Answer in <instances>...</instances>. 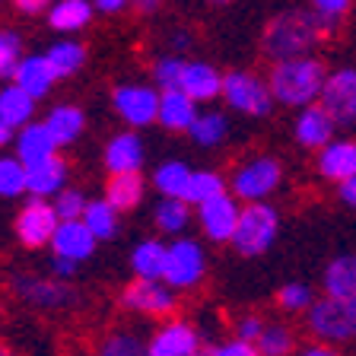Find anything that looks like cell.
Instances as JSON below:
<instances>
[{"mask_svg":"<svg viewBox=\"0 0 356 356\" xmlns=\"http://www.w3.org/2000/svg\"><path fill=\"white\" fill-rule=\"evenodd\" d=\"M337 32V26H331L327 19H321L315 10H283L274 19L267 22L264 35H261V48L264 54L274 60L286 58H302L312 54L325 38H331Z\"/></svg>","mask_w":356,"mask_h":356,"instance_id":"6da1fadb","label":"cell"},{"mask_svg":"<svg viewBox=\"0 0 356 356\" xmlns=\"http://www.w3.org/2000/svg\"><path fill=\"white\" fill-rule=\"evenodd\" d=\"M327 70L318 58L302 54V58H286V60H274L270 64V92H274L277 105H286V108H305V105H315L321 99V89H325Z\"/></svg>","mask_w":356,"mask_h":356,"instance_id":"7a4b0ae2","label":"cell"},{"mask_svg":"<svg viewBox=\"0 0 356 356\" xmlns=\"http://www.w3.org/2000/svg\"><path fill=\"white\" fill-rule=\"evenodd\" d=\"M305 325L315 341L350 343L356 341V296H321L305 312Z\"/></svg>","mask_w":356,"mask_h":356,"instance_id":"3957f363","label":"cell"},{"mask_svg":"<svg viewBox=\"0 0 356 356\" xmlns=\"http://www.w3.org/2000/svg\"><path fill=\"white\" fill-rule=\"evenodd\" d=\"M277 232H280V213H277V207H270L267 200L245 204L236 222V236H232L229 245L242 258H258V254H264L277 242Z\"/></svg>","mask_w":356,"mask_h":356,"instance_id":"277c9868","label":"cell"},{"mask_svg":"<svg viewBox=\"0 0 356 356\" xmlns=\"http://www.w3.org/2000/svg\"><path fill=\"white\" fill-rule=\"evenodd\" d=\"M10 293L35 312H64L76 302V289L67 280L54 274H32V270H19L10 277Z\"/></svg>","mask_w":356,"mask_h":356,"instance_id":"5b68a950","label":"cell"},{"mask_svg":"<svg viewBox=\"0 0 356 356\" xmlns=\"http://www.w3.org/2000/svg\"><path fill=\"white\" fill-rule=\"evenodd\" d=\"M280 185H283V165L277 156H267V153L248 156L229 175V191L236 194L242 204L267 200Z\"/></svg>","mask_w":356,"mask_h":356,"instance_id":"8992f818","label":"cell"},{"mask_svg":"<svg viewBox=\"0 0 356 356\" xmlns=\"http://www.w3.org/2000/svg\"><path fill=\"white\" fill-rule=\"evenodd\" d=\"M222 99L232 111L238 115H252V118H264L267 111L277 105L267 76H258L254 70H229L222 74Z\"/></svg>","mask_w":356,"mask_h":356,"instance_id":"52a82bcc","label":"cell"},{"mask_svg":"<svg viewBox=\"0 0 356 356\" xmlns=\"http://www.w3.org/2000/svg\"><path fill=\"white\" fill-rule=\"evenodd\" d=\"M175 293L165 280H143L137 277L134 283H127L121 289V309L134 312V315H143V318H169L175 312Z\"/></svg>","mask_w":356,"mask_h":356,"instance_id":"ba28073f","label":"cell"},{"mask_svg":"<svg viewBox=\"0 0 356 356\" xmlns=\"http://www.w3.org/2000/svg\"><path fill=\"white\" fill-rule=\"evenodd\" d=\"M159 99H163V89L147 86V83H121L111 92V105L118 111V118L131 127H147L159 121Z\"/></svg>","mask_w":356,"mask_h":356,"instance_id":"9c48e42d","label":"cell"},{"mask_svg":"<svg viewBox=\"0 0 356 356\" xmlns=\"http://www.w3.org/2000/svg\"><path fill=\"white\" fill-rule=\"evenodd\" d=\"M207 274V252L200 248V242L185 236H175L169 245V261H165V277L172 289H194Z\"/></svg>","mask_w":356,"mask_h":356,"instance_id":"30bf717a","label":"cell"},{"mask_svg":"<svg viewBox=\"0 0 356 356\" xmlns=\"http://www.w3.org/2000/svg\"><path fill=\"white\" fill-rule=\"evenodd\" d=\"M60 226V216L54 210V200L48 197H32L16 216V238L26 248H44L51 245L54 229Z\"/></svg>","mask_w":356,"mask_h":356,"instance_id":"8fae6325","label":"cell"},{"mask_svg":"<svg viewBox=\"0 0 356 356\" xmlns=\"http://www.w3.org/2000/svg\"><path fill=\"white\" fill-rule=\"evenodd\" d=\"M321 105L327 108L337 127H350L356 124V70L353 67H341V70H331L321 89Z\"/></svg>","mask_w":356,"mask_h":356,"instance_id":"7c38bea8","label":"cell"},{"mask_svg":"<svg viewBox=\"0 0 356 356\" xmlns=\"http://www.w3.org/2000/svg\"><path fill=\"white\" fill-rule=\"evenodd\" d=\"M238 213H242V200H238L236 194L232 191L216 194L213 200H207V204H200L197 207L200 232H204L210 242H232Z\"/></svg>","mask_w":356,"mask_h":356,"instance_id":"4fadbf2b","label":"cell"},{"mask_svg":"<svg viewBox=\"0 0 356 356\" xmlns=\"http://www.w3.org/2000/svg\"><path fill=\"white\" fill-rule=\"evenodd\" d=\"M200 350V334L191 321L169 318L147 341V356H194Z\"/></svg>","mask_w":356,"mask_h":356,"instance_id":"5bb4252c","label":"cell"},{"mask_svg":"<svg viewBox=\"0 0 356 356\" xmlns=\"http://www.w3.org/2000/svg\"><path fill=\"white\" fill-rule=\"evenodd\" d=\"M334 131H337V121L327 115V108L321 102L305 105L296 111V124H293V137H296L299 147L305 149H321L334 140Z\"/></svg>","mask_w":356,"mask_h":356,"instance_id":"9a60e30c","label":"cell"},{"mask_svg":"<svg viewBox=\"0 0 356 356\" xmlns=\"http://www.w3.org/2000/svg\"><path fill=\"white\" fill-rule=\"evenodd\" d=\"M96 242L99 238L92 236V229H89L83 220H60V226L51 236V252L64 254V258H74L83 264L86 258H92Z\"/></svg>","mask_w":356,"mask_h":356,"instance_id":"2e32d148","label":"cell"},{"mask_svg":"<svg viewBox=\"0 0 356 356\" xmlns=\"http://www.w3.org/2000/svg\"><path fill=\"white\" fill-rule=\"evenodd\" d=\"M178 86L185 89L194 102H213L222 96V74L207 60H185Z\"/></svg>","mask_w":356,"mask_h":356,"instance_id":"e0dca14e","label":"cell"},{"mask_svg":"<svg viewBox=\"0 0 356 356\" xmlns=\"http://www.w3.org/2000/svg\"><path fill=\"white\" fill-rule=\"evenodd\" d=\"M143 156H147V147H143L140 134L121 131L105 143V169H108L111 175H115V172H140Z\"/></svg>","mask_w":356,"mask_h":356,"instance_id":"ac0fdd59","label":"cell"},{"mask_svg":"<svg viewBox=\"0 0 356 356\" xmlns=\"http://www.w3.org/2000/svg\"><path fill=\"white\" fill-rule=\"evenodd\" d=\"M13 143H16V156H19L26 165L42 163V159H48V156H54L60 149V143L54 140V134L48 131L44 121H29L26 127H19Z\"/></svg>","mask_w":356,"mask_h":356,"instance_id":"d6986e66","label":"cell"},{"mask_svg":"<svg viewBox=\"0 0 356 356\" xmlns=\"http://www.w3.org/2000/svg\"><path fill=\"white\" fill-rule=\"evenodd\" d=\"M29 169V197H48L60 194L67 188V178H70V165L60 159L58 153L42 159V163L26 165Z\"/></svg>","mask_w":356,"mask_h":356,"instance_id":"ffe728a7","label":"cell"},{"mask_svg":"<svg viewBox=\"0 0 356 356\" xmlns=\"http://www.w3.org/2000/svg\"><path fill=\"white\" fill-rule=\"evenodd\" d=\"M318 175L343 185L356 175V140H331L318 149Z\"/></svg>","mask_w":356,"mask_h":356,"instance_id":"44dd1931","label":"cell"},{"mask_svg":"<svg viewBox=\"0 0 356 356\" xmlns=\"http://www.w3.org/2000/svg\"><path fill=\"white\" fill-rule=\"evenodd\" d=\"M54 80H58V74H54V67L48 64L44 54H22V60L13 70V83L22 86L29 96H35V99L48 96L51 86H54Z\"/></svg>","mask_w":356,"mask_h":356,"instance_id":"7402d4cb","label":"cell"},{"mask_svg":"<svg viewBox=\"0 0 356 356\" xmlns=\"http://www.w3.org/2000/svg\"><path fill=\"white\" fill-rule=\"evenodd\" d=\"M197 115H200L197 102H194L181 86L163 89V99H159V124H163L165 131H191Z\"/></svg>","mask_w":356,"mask_h":356,"instance_id":"603a6c76","label":"cell"},{"mask_svg":"<svg viewBox=\"0 0 356 356\" xmlns=\"http://www.w3.org/2000/svg\"><path fill=\"white\" fill-rule=\"evenodd\" d=\"M35 96H29L22 86H16L13 80L0 89V121L10 127V131H19L35 118Z\"/></svg>","mask_w":356,"mask_h":356,"instance_id":"cb8c5ba5","label":"cell"},{"mask_svg":"<svg viewBox=\"0 0 356 356\" xmlns=\"http://www.w3.org/2000/svg\"><path fill=\"white\" fill-rule=\"evenodd\" d=\"M165 261H169V245L159 238H143L131 252V270L134 277H143V280H163Z\"/></svg>","mask_w":356,"mask_h":356,"instance_id":"d4e9b609","label":"cell"},{"mask_svg":"<svg viewBox=\"0 0 356 356\" xmlns=\"http://www.w3.org/2000/svg\"><path fill=\"white\" fill-rule=\"evenodd\" d=\"M143 194H147V185H143L140 172H115V175L105 181V200L115 204L121 213L140 207Z\"/></svg>","mask_w":356,"mask_h":356,"instance_id":"484cf974","label":"cell"},{"mask_svg":"<svg viewBox=\"0 0 356 356\" xmlns=\"http://www.w3.org/2000/svg\"><path fill=\"white\" fill-rule=\"evenodd\" d=\"M92 13V0H54L48 7V26L54 32H80L89 26Z\"/></svg>","mask_w":356,"mask_h":356,"instance_id":"4316f807","label":"cell"},{"mask_svg":"<svg viewBox=\"0 0 356 356\" xmlns=\"http://www.w3.org/2000/svg\"><path fill=\"white\" fill-rule=\"evenodd\" d=\"M44 124H48V131L54 134V140H58L60 147H67V143L80 140L83 127H86V115H83L80 105L60 102V105H54V108L44 115Z\"/></svg>","mask_w":356,"mask_h":356,"instance_id":"83f0119b","label":"cell"},{"mask_svg":"<svg viewBox=\"0 0 356 356\" xmlns=\"http://www.w3.org/2000/svg\"><path fill=\"white\" fill-rule=\"evenodd\" d=\"M153 222L165 236H181L191 222V204L185 197H163L153 210Z\"/></svg>","mask_w":356,"mask_h":356,"instance_id":"f1b7e54d","label":"cell"},{"mask_svg":"<svg viewBox=\"0 0 356 356\" xmlns=\"http://www.w3.org/2000/svg\"><path fill=\"white\" fill-rule=\"evenodd\" d=\"M327 296H356V254H337L325 267Z\"/></svg>","mask_w":356,"mask_h":356,"instance_id":"f546056e","label":"cell"},{"mask_svg":"<svg viewBox=\"0 0 356 356\" xmlns=\"http://www.w3.org/2000/svg\"><path fill=\"white\" fill-rule=\"evenodd\" d=\"M44 58L54 67L58 80H67V76H74L76 70L86 64V48H83L80 42H74V38H60V42H54L51 48L44 51Z\"/></svg>","mask_w":356,"mask_h":356,"instance_id":"4dcf8cb0","label":"cell"},{"mask_svg":"<svg viewBox=\"0 0 356 356\" xmlns=\"http://www.w3.org/2000/svg\"><path fill=\"white\" fill-rule=\"evenodd\" d=\"M191 140L197 147H220L226 137H229V118L222 111H200L197 121L191 124Z\"/></svg>","mask_w":356,"mask_h":356,"instance_id":"1f68e13d","label":"cell"},{"mask_svg":"<svg viewBox=\"0 0 356 356\" xmlns=\"http://www.w3.org/2000/svg\"><path fill=\"white\" fill-rule=\"evenodd\" d=\"M188 181H191V169L185 163H178V159L156 165V172H153V188L163 197H185Z\"/></svg>","mask_w":356,"mask_h":356,"instance_id":"d6a6232c","label":"cell"},{"mask_svg":"<svg viewBox=\"0 0 356 356\" xmlns=\"http://www.w3.org/2000/svg\"><path fill=\"white\" fill-rule=\"evenodd\" d=\"M118 213L121 210L115 207V204H108V200H89L86 210H83V222H86L89 229H92V236L102 242V238H111L115 232H118Z\"/></svg>","mask_w":356,"mask_h":356,"instance_id":"836d02e7","label":"cell"},{"mask_svg":"<svg viewBox=\"0 0 356 356\" xmlns=\"http://www.w3.org/2000/svg\"><path fill=\"white\" fill-rule=\"evenodd\" d=\"M222 191H226V178L213 169H200V172H191V181L185 188V200L191 207H200V204L213 200Z\"/></svg>","mask_w":356,"mask_h":356,"instance_id":"e575fe53","label":"cell"},{"mask_svg":"<svg viewBox=\"0 0 356 356\" xmlns=\"http://www.w3.org/2000/svg\"><path fill=\"white\" fill-rule=\"evenodd\" d=\"M29 194V169L19 156H0V197Z\"/></svg>","mask_w":356,"mask_h":356,"instance_id":"d590c367","label":"cell"},{"mask_svg":"<svg viewBox=\"0 0 356 356\" xmlns=\"http://www.w3.org/2000/svg\"><path fill=\"white\" fill-rule=\"evenodd\" d=\"M254 343H258L261 356H289L293 350H296V337H293V331H289L286 325H280V321H267L264 331H261V337Z\"/></svg>","mask_w":356,"mask_h":356,"instance_id":"8d00e7d4","label":"cell"},{"mask_svg":"<svg viewBox=\"0 0 356 356\" xmlns=\"http://www.w3.org/2000/svg\"><path fill=\"white\" fill-rule=\"evenodd\" d=\"M96 356H147V343L134 331H111L102 343H99Z\"/></svg>","mask_w":356,"mask_h":356,"instance_id":"74e56055","label":"cell"},{"mask_svg":"<svg viewBox=\"0 0 356 356\" xmlns=\"http://www.w3.org/2000/svg\"><path fill=\"white\" fill-rule=\"evenodd\" d=\"M312 302H315V296H312V289L305 286V283H286V286H280V293H277V305H280L283 312H289V315L309 312Z\"/></svg>","mask_w":356,"mask_h":356,"instance_id":"f35d334b","label":"cell"},{"mask_svg":"<svg viewBox=\"0 0 356 356\" xmlns=\"http://www.w3.org/2000/svg\"><path fill=\"white\" fill-rule=\"evenodd\" d=\"M19 60H22L19 35L10 29H0V80H13V70Z\"/></svg>","mask_w":356,"mask_h":356,"instance_id":"ab89813d","label":"cell"},{"mask_svg":"<svg viewBox=\"0 0 356 356\" xmlns=\"http://www.w3.org/2000/svg\"><path fill=\"white\" fill-rule=\"evenodd\" d=\"M181 70H185V60L178 54H163V58L153 64V80L159 89H175L181 83Z\"/></svg>","mask_w":356,"mask_h":356,"instance_id":"60d3db41","label":"cell"},{"mask_svg":"<svg viewBox=\"0 0 356 356\" xmlns=\"http://www.w3.org/2000/svg\"><path fill=\"white\" fill-rule=\"evenodd\" d=\"M54 210H58V216L60 220H83V210H86V194L83 191H76V188H70L67 185L60 194H54Z\"/></svg>","mask_w":356,"mask_h":356,"instance_id":"b9f144b4","label":"cell"},{"mask_svg":"<svg viewBox=\"0 0 356 356\" xmlns=\"http://www.w3.org/2000/svg\"><path fill=\"white\" fill-rule=\"evenodd\" d=\"M312 10H315L321 19H327L331 26H337V29H341L343 16L353 10V0H312Z\"/></svg>","mask_w":356,"mask_h":356,"instance_id":"7bdbcfd3","label":"cell"},{"mask_svg":"<svg viewBox=\"0 0 356 356\" xmlns=\"http://www.w3.org/2000/svg\"><path fill=\"white\" fill-rule=\"evenodd\" d=\"M210 356H261L258 343L245 341V337H229V341H220L213 350H210Z\"/></svg>","mask_w":356,"mask_h":356,"instance_id":"ee69618b","label":"cell"},{"mask_svg":"<svg viewBox=\"0 0 356 356\" xmlns=\"http://www.w3.org/2000/svg\"><path fill=\"white\" fill-rule=\"evenodd\" d=\"M267 321L261 318V315H242V318L236 321V337H245V341H258L261 331H264Z\"/></svg>","mask_w":356,"mask_h":356,"instance_id":"f6af8a7d","label":"cell"},{"mask_svg":"<svg viewBox=\"0 0 356 356\" xmlns=\"http://www.w3.org/2000/svg\"><path fill=\"white\" fill-rule=\"evenodd\" d=\"M76 270H80V261L64 258V254H54V258H51V274L60 277V280H74Z\"/></svg>","mask_w":356,"mask_h":356,"instance_id":"bcb514c9","label":"cell"},{"mask_svg":"<svg viewBox=\"0 0 356 356\" xmlns=\"http://www.w3.org/2000/svg\"><path fill=\"white\" fill-rule=\"evenodd\" d=\"M54 0H13V7L19 10V13L26 16H35V13H48V7H51Z\"/></svg>","mask_w":356,"mask_h":356,"instance_id":"7dc6e473","label":"cell"},{"mask_svg":"<svg viewBox=\"0 0 356 356\" xmlns=\"http://www.w3.org/2000/svg\"><path fill=\"white\" fill-rule=\"evenodd\" d=\"M296 356H341V350L334 347V343H325V341H315L309 347H302Z\"/></svg>","mask_w":356,"mask_h":356,"instance_id":"c3c4849f","label":"cell"},{"mask_svg":"<svg viewBox=\"0 0 356 356\" xmlns=\"http://www.w3.org/2000/svg\"><path fill=\"white\" fill-rule=\"evenodd\" d=\"M92 7H96L99 13L115 16V13H121V10L131 7V0H92Z\"/></svg>","mask_w":356,"mask_h":356,"instance_id":"681fc988","label":"cell"},{"mask_svg":"<svg viewBox=\"0 0 356 356\" xmlns=\"http://www.w3.org/2000/svg\"><path fill=\"white\" fill-rule=\"evenodd\" d=\"M169 48L175 54H181V51H188L191 48V35H188L185 29H175V32H169Z\"/></svg>","mask_w":356,"mask_h":356,"instance_id":"f907efd6","label":"cell"},{"mask_svg":"<svg viewBox=\"0 0 356 356\" xmlns=\"http://www.w3.org/2000/svg\"><path fill=\"white\" fill-rule=\"evenodd\" d=\"M341 200L347 204V207H353L356 210V175L353 178H347L341 185Z\"/></svg>","mask_w":356,"mask_h":356,"instance_id":"816d5d0a","label":"cell"},{"mask_svg":"<svg viewBox=\"0 0 356 356\" xmlns=\"http://www.w3.org/2000/svg\"><path fill=\"white\" fill-rule=\"evenodd\" d=\"M159 3H163V0H131V7H137L140 13H153Z\"/></svg>","mask_w":356,"mask_h":356,"instance_id":"f5cc1de1","label":"cell"},{"mask_svg":"<svg viewBox=\"0 0 356 356\" xmlns=\"http://www.w3.org/2000/svg\"><path fill=\"white\" fill-rule=\"evenodd\" d=\"M13 137H16V131H10V127L3 124V121H0V147H7V143L13 140Z\"/></svg>","mask_w":356,"mask_h":356,"instance_id":"db71d44e","label":"cell"},{"mask_svg":"<svg viewBox=\"0 0 356 356\" xmlns=\"http://www.w3.org/2000/svg\"><path fill=\"white\" fill-rule=\"evenodd\" d=\"M0 356H13V350H10L3 341H0Z\"/></svg>","mask_w":356,"mask_h":356,"instance_id":"11a10c76","label":"cell"},{"mask_svg":"<svg viewBox=\"0 0 356 356\" xmlns=\"http://www.w3.org/2000/svg\"><path fill=\"white\" fill-rule=\"evenodd\" d=\"M213 7H226V3H232V0H210Z\"/></svg>","mask_w":356,"mask_h":356,"instance_id":"9f6ffc18","label":"cell"},{"mask_svg":"<svg viewBox=\"0 0 356 356\" xmlns=\"http://www.w3.org/2000/svg\"><path fill=\"white\" fill-rule=\"evenodd\" d=\"M194 356H210V353H200V350H197V353H194Z\"/></svg>","mask_w":356,"mask_h":356,"instance_id":"6f0895ef","label":"cell"}]
</instances>
